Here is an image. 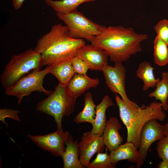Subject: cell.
Returning <instances> with one entry per match:
<instances>
[{
    "mask_svg": "<svg viewBox=\"0 0 168 168\" xmlns=\"http://www.w3.org/2000/svg\"><path fill=\"white\" fill-rule=\"evenodd\" d=\"M147 38V35L138 33L130 27L103 26L101 33L91 43L104 50L110 61L117 64L141 52V43Z\"/></svg>",
    "mask_w": 168,
    "mask_h": 168,
    "instance_id": "obj_1",
    "label": "cell"
},
{
    "mask_svg": "<svg viewBox=\"0 0 168 168\" xmlns=\"http://www.w3.org/2000/svg\"><path fill=\"white\" fill-rule=\"evenodd\" d=\"M85 44L83 39L70 37L66 26L58 24L38 39L34 49L40 54L43 66L53 67L70 60Z\"/></svg>",
    "mask_w": 168,
    "mask_h": 168,
    "instance_id": "obj_2",
    "label": "cell"
},
{
    "mask_svg": "<svg viewBox=\"0 0 168 168\" xmlns=\"http://www.w3.org/2000/svg\"><path fill=\"white\" fill-rule=\"evenodd\" d=\"M121 120L127 129V142H132L138 149L140 134L144 125L149 121L156 119L163 121L166 114L161 103L152 102L147 106L132 107L128 105L119 96L115 95Z\"/></svg>",
    "mask_w": 168,
    "mask_h": 168,
    "instance_id": "obj_3",
    "label": "cell"
},
{
    "mask_svg": "<svg viewBox=\"0 0 168 168\" xmlns=\"http://www.w3.org/2000/svg\"><path fill=\"white\" fill-rule=\"evenodd\" d=\"M43 66L40 54L29 49L12 56L0 77V82L5 90L31 71L40 69Z\"/></svg>",
    "mask_w": 168,
    "mask_h": 168,
    "instance_id": "obj_4",
    "label": "cell"
},
{
    "mask_svg": "<svg viewBox=\"0 0 168 168\" xmlns=\"http://www.w3.org/2000/svg\"><path fill=\"white\" fill-rule=\"evenodd\" d=\"M67 86L58 84L55 90L45 99L38 102L36 109L54 118L57 130L63 131L62 121L64 116L72 113L76 104L75 97L68 92Z\"/></svg>",
    "mask_w": 168,
    "mask_h": 168,
    "instance_id": "obj_5",
    "label": "cell"
},
{
    "mask_svg": "<svg viewBox=\"0 0 168 168\" xmlns=\"http://www.w3.org/2000/svg\"><path fill=\"white\" fill-rule=\"evenodd\" d=\"M66 25L69 35L75 39H85L91 43L101 32L103 26L95 23L77 10L67 13H56Z\"/></svg>",
    "mask_w": 168,
    "mask_h": 168,
    "instance_id": "obj_6",
    "label": "cell"
},
{
    "mask_svg": "<svg viewBox=\"0 0 168 168\" xmlns=\"http://www.w3.org/2000/svg\"><path fill=\"white\" fill-rule=\"evenodd\" d=\"M52 67L47 66L43 69L31 71L18 80L14 84L5 89L8 96L16 97L17 103L20 104L24 97L35 91L43 92L49 96L53 91L46 90L43 86L45 76L50 73Z\"/></svg>",
    "mask_w": 168,
    "mask_h": 168,
    "instance_id": "obj_7",
    "label": "cell"
},
{
    "mask_svg": "<svg viewBox=\"0 0 168 168\" xmlns=\"http://www.w3.org/2000/svg\"><path fill=\"white\" fill-rule=\"evenodd\" d=\"M156 120L154 119L149 121L142 129L138 149L139 159L136 166L137 168H141L144 164L148 150L152 144L165 136L164 125L161 124Z\"/></svg>",
    "mask_w": 168,
    "mask_h": 168,
    "instance_id": "obj_8",
    "label": "cell"
},
{
    "mask_svg": "<svg viewBox=\"0 0 168 168\" xmlns=\"http://www.w3.org/2000/svg\"><path fill=\"white\" fill-rule=\"evenodd\" d=\"M105 83L113 92L119 94L129 106H139L128 97L125 90L126 70L122 63L115 64L114 67L108 65L102 71Z\"/></svg>",
    "mask_w": 168,
    "mask_h": 168,
    "instance_id": "obj_9",
    "label": "cell"
},
{
    "mask_svg": "<svg viewBox=\"0 0 168 168\" xmlns=\"http://www.w3.org/2000/svg\"><path fill=\"white\" fill-rule=\"evenodd\" d=\"M69 135L68 131H57L44 135L28 137L42 149L48 151L55 156H61L65 149V143Z\"/></svg>",
    "mask_w": 168,
    "mask_h": 168,
    "instance_id": "obj_10",
    "label": "cell"
},
{
    "mask_svg": "<svg viewBox=\"0 0 168 168\" xmlns=\"http://www.w3.org/2000/svg\"><path fill=\"white\" fill-rule=\"evenodd\" d=\"M78 146L79 160L84 168L87 167L95 153L103 152L105 148L102 136L90 131L83 134Z\"/></svg>",
    "mask_w": 168,
    "mask_h": 168,
    "instance_id": "obj_11",
    "label": "cell"
},
{
    "mask_svg": "<svg viewBox=\"0 0 168 168\" xmlns=\"http://www.w3.org/2000/svg\"><path fill=\"white\" fill-rule=\"evenodd\" d=\"M76 56L84 61L92 71H102L108 65L107 54L102 48L92 44L83 45Z\"/></svg>",
    "mask_w": 168,
    "mask_h": 168,
    "instance_id": "obj_12",
    "label": "cell"
},
{
    "mask_svg": "<svg viewBox=\"0 0 168 168\" xmlns=\"http://www.w3.org/2000/svg\"><path fill=\"white\" fill-rule=\"evenodd\" d=\"M99 83L98 78H92L87 75L75 73L66 86L69 93L77 98L90 88L96 87Z\"/></svg>",
    "mask_w": 168,
    "mask_h": 168,
    "instance_id": "obj_13",
    "label": "cell"
},
{
    "mask_svg": "<svg viewBox=\"0 0 168 168\" xmlns=\"http://www.w3.org/2000/svg\"><path fill=\"white\" fill-rule=\"evenodd\" d=\"M121 128V124L115 117H111L107 120L102 136L105 146L110 152L116 148L124 141L119 132Z\"/></svg>",
    "mask_w": 168,
    "mask_h": 168,
    "instance_id": "obj_14",
    "label": "cell"
},
{
    "mask_svg": "<svg viewBox=\"0 0 168 168\" xmlns=\"http://www.w3.org/2000/svg\"><path fill=\"white\" fill-rule=\"evenodd\" d=\"M134 144L127 142L120 144L116 148L110 152V161L115 166L119 161L127 160L129 162L137 163L139 159V153Z\"/></svg>",
    "mask_w": 168,
    "mask_h": 168,
    "instance_id": "obj_15",
    "label": "cell"
},
{
    "mask_svg": "<svg viewBox=\"0 0 168 168\" xmlns=\"http://www.w3.org/2000/svg\"><path fill=\"white\" fill-rule=\"evenodd\" d=\"M77 139L74 141L69 135L65 143V149L61 156L64 168H83L79 160Z\"/></svg>",
    "mask_w": 168,
    "mask_h": 168,
    "instance_id": "obj_16",
    "label": "cell"
},
{
    "mask_svg": "<svg viewBox=\"0 0 168 168\" xmlns=\"http://www.w3.org/2000/svg\"><path fill=\"white\" fill-rule=\"evenodd\" d=\"M114 105L112 100L108 95L105 96L100 103L96 105V116L92 124L91 132L93 134L102 136L106 122L105 113L107 109Z\"/></svg>",
    "mask_w": 168,
    "mask_h": 168,
    "instance_id": "obj_17",
    "label": "cell"
},
{
    "mask_svg": "<svg viewBox=\"0 0 168 168\" xmlns=\"http://www.w3.org/2000/svg\"><path fill=\"white\" fill-rule=\"evenodd\" d=\"M154 69L151 63L147 61H144L139 64L136 75L143 82V91H146L150 88L155 87L160 81L159 78L155 77L153 73Z\"/></svg>",
    "mask_w": 168,
    "mask_h": 168,
    "instance_id": "obj_18",
    "label": "cell"
},
{
    "mask_svg": "<svg viewBox=\"0 0 168 168\" xmlns=\"http://www.w3.org/2000/svg\"><path fill=\"white\" fill-rule=\"evenodd\" d=\"M84 101V106L83 110L76 116L73 120L77 124L88 122L92 124L96 116V105L91 93L88 92L85 94Z\"/></svg>",
    "mask_w": 168,
    "mask_h": 168,
    "instance_id": "obj_19",
    "label": "cell"
},
{
    "mask_svg": "<svg viewBox=\"0 0 168 168\" xmlns=\"http://www.w3.org/2000/svg\"><path fill=\"white\" fill-rule=\"evenodd\" d=\"M50 73L58 80L59 84L67 86L75 72L70 60L61 62L53 67Z\"/></svg>",
    "mask_w": 168,
    "mask_h": 168,
    "instance_id": "obj_20",
    "label": "cell"
},
{
    "mask_svg": "<svg viewBox=\"0 0 168 168\" xmlns=\"http://www.w3.org/2000/svg\"><path fill=\"white\" fill-rule=\"evenodd\" d=\"M96 0H44L45 3L56 12V13H67L77 10L84 2H94Z\"/></svg>",
    "mask_w": 168,
    "mask_h": 168,
    "instance_id": "obj_21",
    "label": "cell"
},
{
    "mask_svg": "<svg viewBox=\"0 0 168 168\" xmlns=\"http://www.w3.org/2000/svg\"><path fill=\"white\" fill-rule=\"evenodd\" d=\"M155 90L149 93V97H154L156 100H159L161 103L164 111L168 109V72H162L161 79L156 84Z\"/></svg>",
    "mask_w": 168,
    "mask_h": 168,
    "instance_id": "obj_22",
    "label": "cell"
},
{
    "mask_svg": "<svg viewBox=\"0 0 168 168\" xmlns=\"http://www.w3.org/2000/svg\"><path fill=\"white\" fill-rule=\"evenodd\" d=\"M154 60L156 64L163 66L168 63V48L166 43L156 35L153 41Z\"/></svg>",
    "mask_w": 168,
    "mask_h": 168,
    "instance_id": "obj_23",
    "label": "cell"
},
{
    "mask_svg": "<svg viewBox=\"0 0 168 168\" xmlns=\"http://www.w3.org/2000/svg\"><path fill=\"white\" fill-rule=\"evenodd\" d=\"M105 153H98L96 157L90 162L88 168H114L115 166L111 163L110 155L107 153L108 149L105 147Z\"/></svg>",
    "mask_w": 168,
    "mask_h": 168,
    "instance_id": "obj_24",
    "label": "cell"
},
{
    "mask_svg": "<svg viewBox=\"0 0 168 168\" xmlns=\"http://www.w3.org/2000/svg\"><path fill=\"white\" fill-rule=\"evenodd\" d=\"M157 35L162 39L168 46V20L163 19L154 26Z\"/></svg>",
    "mask_w": 168,
    "mask_h": 168,
    "instance_id": "obj_25",
    "label": "cell"
},
{
    "mask_svg": "<svg viewBox=\"0 0 168 168\" xmlns=\"http://www.w3.org/2000/svg\"><path fill=\"white\" fill-rule=\"evenodd\" d=\"M158 157L168 162V135L158 141L156 146Z\"/></svg>",
    "mask_w": 168,
    "mask_h": 168,
    "instance_id": "obj_26",
    "label": "cell"
},
{
    "mask_svg": "<svg viewBox=\"0 0 168 168\" xmlns=\"http://www.w3.org/2000/svg\"><path fill=\"white\" fill-rule=\"evenodd\" d=\"M75 73L86 75L89 68L86 63L80 57L75 56L71 60Z\"/></svg>",
    "mask_w": 168,
    "mask_h": 168,
    "instance_id": "obj_27",
    "label": "cell"
},
{
    "mask_svg": "<svg viewBox=\"0 0 168 168\" xmlns=\"http://www.w3.org/2000/svg\"><path fill=\"white\" fill-rule=\"evenodd\" d=\"M20 111L17 110L11 109L3 108L0 110V120L7 127L8 124L5 120L6 118H12L16 121L20 122V119L18 115Z\"/></svg>",
    "mask_w": 168,
    "mask_h": 168,
    "instance_id": "obj_28",
    "label": "cell"
},
{
    "mask_svg": "<svg viewBox=\"0 0 168 168\" xmlns=\"http://www.w3.org/2000/svg\"><path fill=\"white\" fill-rule=\"evenodd\" d=\"M25 0H12V5L16 10H18L21 7Z\"/></svg>",
    "mask_w": 168,
    "mask_h": 168,
    "instance_id": "obj_29",
    "label": "cell"
},
{
    "mask_svg": "<svg viewBox=\"0 0 168 168\" xmlns=\"http://www.w3.org/2000/svg\"><path fill=\"white\" fill-rule=\"evenodd\" d=\"M157 168H168V162L162 160L158 165Z\"/></svg>",
    "mask_w": 168,
    "mask_h": 168,
    "instance_id": "obj_30",
    "label": "cell"
},
{
    "mask_svg": "<svg viewBox=\"0 0 168 168\" xmlns=\"http://www.w3.org/2000/svg\"><path fill=\"white\" fill-rule=\"evenodd\" d=\"M164 126L165 135L167 136L168 135V122L165 124Z\"/></svg>",
    "mask_w": 168,
    "mask_h": 168,
    "instance_id": "obj_31",
    "label": "cell"
}]
</instances>
